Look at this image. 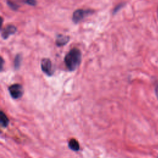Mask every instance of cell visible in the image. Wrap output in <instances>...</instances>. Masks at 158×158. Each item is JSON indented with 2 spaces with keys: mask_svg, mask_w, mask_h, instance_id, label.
Masks as SVG:
<instances>
[{
  "mask_svg": "<svg viewBox=\"0 0 158 158\" xmlns=\"http://www.w3.org/2000/svg\"><path fill=\"white\" fill-rule=\"evenodd\" d=\"M81 60V53L79 49L73 48L65 55L64 62L70 71L75 70L80 65Z\"/></svg>",
  "mask_w": 158,
  "mask_h": 158,
  "instance_id": "cell-1",
  "label": "cell"
},
{
  "mask_svg": "<svg viewBox=\"0 0 158 158\" xmlns=\"http://www.w3.org/2000/svg\"><path fill=\"white\" fill-rule=\"evenodd\" d=\"M8 89L11 97L15 99L20 98L24 93L23 86L20 84L17 83L10 85Z\"/></svg>",
  "mask_w": 158,
  "mask_h": 158,
  "instance_id": "cell-2",
  "label": "cell"
},
{
  "mask_svg": "<svg viewBox=\"0 0 158 158\" xmlns=\"http://www.w3.org/2000/svg\"><path fill=\"white\" fill-rule=\"evenodd\" d=\"M42 71L48 76H51L54 73V69L51 60L48 58H43L41 62Z\"/></svg>",
  "mask_w": 158,
  "mask_h": 158,
  "instance_id": "cell-3",
  "label": "cell"
},
{
  "mask_svg": "<svg viewBox=\"0 0 158 158\" xmlns=\"http://www.w3.org/2000/svg\"><path fill=\"white\" fill-rule=\"evenodd\" d=\"M92 11L90 10H83V9H77L72 15V20L74 23H77L80 22L86 15L91 13Z\"/></svg>",
  "mask_w": 158,
  "mask_h": 158,
  "instance_id": "cell-4",
  "label": "cell"
},
{
  "mask_svg": "<svg viewBox=\"0 0 158 158\" xmlns=\"http://www.w3.org/2000/svg\"><path fill=\"white\" fill-rule=\"evenodd\" d=\"M17 31V28L13 25H8L1 31V36L5 40L10 35L14 34Z\"/></svg>",
  "mask_w": 158,
  "mask_h": 158,
  "instance_id": "cell-5",
  "label": "cell"
},
{
  "mask_svg": "<svg viewBox=\"0 0 158 158\" xmlns=\"http://www.w3.org/2000/svg\"><path fill=\"white\" fill-rule=\"evenodd\" d=\"M70 37L69 36L59 35L56 40V44L57 46H62L66 44L70 40Z\"/></svg>",
  "mask_w": 158,
  "mask_h": 158,
  "instance_id": "cell-6",
  "label": "cell"
},
{
  "mask_svg": "<svg viewBox=\"0 0 158 158\" xmlns=\"http://www.w3.org/2000/svg\"><path fill=\"white\" fill-rule=\"evenodd\" d=\"M0 120H1V125L3 127H6L9 123V120L8 117L5 114V113L2 111H1Z\"/></svg>",
  "mask_w": 158,
  "mask_h": 158,
  "instance_id": "cell-7",
  "label": "cell"
},
{
  "mask_svg": "<svg viewBox=\"0 0 158 158\" xmlns=\"http://www.w3.org/2000/svg\"><path fill=\"white\" fill-rule=\"evenodd\" d=\"M69 148L73 151H78L80 149V146L78 142L75 139H71L69 142Z\"/></svg>",
  "mask_w": 158,
  "mask_h": 158,
  "instance_id": "cell-8",
  "label": "cell"
},
{
  "mask_svg": "<svg viewBox=\"0 0 158 158\" xmlns=\"http://www.w3.org/2000/svg\"><path fill=\"white\" fill-rule=\"evenodd\" d=\"M22 56L19 54H18L17 55H16V56L15 57L14 59V68L17 70L20 68V64H21V62H22Z\"/></svg>",
  "mask_w": 158,
  "mask_h": 158,
  "instance_id": "cell-9",
  "label": "cell"
},
{
  "mask_svg": "<svg viewBox=\"0 0 158 158\" xmlns=\"http://www.w3.org/2000/svg\"><path fill=\"white\" fill-rule=\"evenodd\" d=\"M7 3L8 6H9L12 9H13V10H16L19 7V6H18L17 4H15V3L13 2L7 1Z\"/></svg>",
  "mask_w": 158,
  "mask_h": 158,
  "instance_id": "cell-10",
  "label": "cell"
},
{
  "mask_svg": "<svg viewBox=\"0 0 158 158\" xmlns=\"http://www.w3.org/2000/svg\"><path fill=\"white\" fill-rule=\"evenodd\" d=\"M24 2L29 4V5H31V6H36V1H33V0H29V1H24Z\"/></svg>",
  "mask_w": 158,
  "mask_h": 158,
  "instance_id": "cell-11",
  "label": "cell"
},
{
  "mask_svg": "<svg viewBox=\"0 0 158 158\" xmlns=\"http://www.w3.org/2000/svg\"><path fill=\"white\" fill-rule=\"evenodd\" d=\"M123 3L122 4H118L115 7V9H114V13L115 14V13H116L118 10H119V9L123 6Z\"/></svg>",
  "mask_w": 158,
  "mask_h": 158,
  "instance_id": "cell-12",
  "label": "cell"
},
{
  "mask_svg": "<svg viewBox=\"0 0 158 158\" xmlns=\"http://www.w3.org/2000/svg\"><path fill=\"white\" fill-rule=\"evenodd\" d=\"M155 91H156V96L158 98V83L156 85V88H155Z\"/></svg>",
  "mask_w": 158,
  "mask_h": 158,
  "instance_id": "cell-13",
  "label": "cell"
},
{
  "mask_svg": "<svg viewBox=\"0 0 158 158\" xmlns=\"http://www.w3.org/2000/svg\"><path fill=\"white\" fill-rule=\"evenodd\" d=\"M157 14H158V10H157Z\"/></svg>",
  "mask_w": 158,
  "mask_h": 158,
  "instance_id": "cell-14",
  "label": "cell"
}]
</instances>
